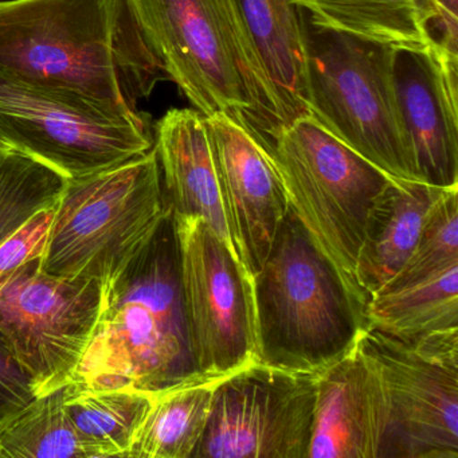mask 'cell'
<instances>
[{
    "label": "cell",
    "instance_id": "obj_1",
    "mask_svg": "<svg viewBox=\"0 0 458 458\" xmlns=\"http://www.w3.org/2000/svg\"><path fill=\"white\" fill-rule=\"evenodd\" d=\"M162 69L122 0H2L0 77L111 119H138Z\"/></svg>",
    "mask_w": 458,
    "mask_h": 458
},
{
    "label": "cell",
    "instance_id": "obj_2",
    "mask_svg": "<svg viewBox=\"0 0 458 458\" xmlns=\"http://www.w3.org/2000/svg\"><path fill=\"white\" fill-rule=\"evenodd\" d=\"M198 377L171 211L103 286L100 315L71 383L157 393Z\"/></svg>",
    "mask_w": 458,
    "mask_h": 458
},
{
    "label": "cell",
    "instance_id": "obj_3",
    "mask_svg": "<svg viewBox=\"0 0 458 458\" xmlns=\"http://www.w3.org/2000/svg\"><path fill=\"white\" fill-rule=\"evenodd\" d=\"M259 363L315 372L342 358L369 327V299L316 245L289 206L251 281Z\"/></svg>",
    "mask_w": 458,
    "mask_h": 458
},
{
    "label": "cell",
    "instance_id": "obj_4",
    "mask_svg": "<svg viewBox=\"0 0 458 458\" xmlns=\"http://www.w3.org/2000/svg\"><path fill=\"white\" fill-rule=\"evenodd\" d=\"M162 73L194 109L224 114L265 146L285 124L234 0H122Z\"/></svg>",
    "mask_w": 458,
    "mask_h": 458
},
{
    "label": "cell",
    "instance_id": "obj_5",
    "mask_svg": "<svg viewBox=\"0 0 458 458\" xmlns=\"http://www.w3.org/2000/svg\"><path fill=\"white\" fill-rule=\"evenodd\" d=\"M300 12L308 116L388 176L420 181L396 98V49Z\"/></svg>",
    "mask_w": 458,
    "mask_h": 458
},
{
    "label": "cell",
    "instance_id": "obj_6",
    "mask_svg": "<svg viewBox=\"0 0 458 458\" xmlns=\"http://www.w3.org/2000/svg\"><path fill=\"white\" fill-rule=\"evenodd\" d=\"M171 211L154 147L114 167L68 179L55 206L42 269L106 286Z\"/></svg>",
    "mask_w": 458,
    "mask_h": 458
},
{
    "label": "cell",
    "instance_id": "obj_7",
    "mask_svg": "<svg viewBox=\"0 0 458 458\" xmlns=\"http://www.w3.org/2000/svg\"><path fill=\"white\" fill-rule=\"evenodd\" d=\"M267 148L289 206L316 245L359 285L355 267L364 225L390 176L308 114L284 124Z\"/></svg>",
    "mask_w": 458,
    "mask_h": 458
},
{
    "label": "cell",
    "instance_id": "obj_8",
    "mask_svg": "<svg viewBox=\"0 0 458 458\" xmlns=\"http://www.w3.org/2000/svg\"><path fill=\"white\" fill-rule=\"evenodd\" d=\"M361 340L390 404L379 458H458V328L407 343L369 326Z\"/></svg>",
    "mask_w": 458,
    "mask_h": 458
},
{
    "label": "cell",
    "instance_id": "obj_9",
    "mask_svg": "<svg viewBox=\"0 0 458 458\" xmlns=\"http://www.w3.org/2000/svg\"><path fill=\"white\" fill-rule=\"evenodd\" d=\"M41 259L0 281V332L33 379L37 396L73 380L103 301L98 281L49 275Z\"/></svg>",
    "mask_w": 458,
    "mask_h": 458
},
{
    "label": "cell",
    "instance_id": "obj_10",
    "mask_svg": "<svg viewBox=\"0 0 458 458\" xmlns=\"http://www.w3.org/2000/svg\"><path fill=\"white\" fill-rule=\"evenodd\" d=\"M174 219L195 369L205 379H224L259 361L253 277L199 216Z\"/></svg>",
    "mask_w": 458,
    "mask_h": 458
},
{
    "label": "cell",
    "instance_id": "obj_11",
    "mask_svg": "<svg viewBox=\"0 0 458 458\" xmlns=\"http://www.w3.org/2000/svg\"><path fill=\"white\" fill-rule=\"evenodd\" d=\"M316 385L259 361L219 380L194 458H308Z\"/></svg>",
    "mask_w": 458,
    "mask_h": 458
},
{
    "label": "cell",
    "instance_id": "obj_12",
    "mask_svg": "<svg viewBox=\"0 0 458 458\" xmlns=\"http://www.w3.org/2000/svg\"><path fill=\"white\" fill-rule=\"evenodd\" d=\"M0 140L74 179L146 154L154 131L147 114L100 116L0 77Z\"/></svg>",
    "mask_w": 458,
    "mask_h": 458
},
{
    "label": "cell",
    "instance_id": "obj_13",
    "mask_svg": "<svg viewBox=\"0 0 458 458\" xmlns=\"http://www.w3.org/2000/svg\"><path fill=\"white\" fill-rule=\"evenodd\" d=\"M205 123L235 251L253 277L288 211V195L253 131L224 114L205 116Z\"/></svg>",
    "mask_w": 458,
    "mask_h": 458
},
{
    "label": "cell",
    "instance_id": "obj_14",
    "mask_svg": "<svg viewBox=\"0 0 458 458\" xmlns=\"http://www.w3.org/2000/svg\"><path fill=\"white\" fill-rule=\"evenodd\" d=\"M394 79L418 179L458 187V55L436 42L423 50L396 49Z\"/></svg>",
    "mask_w": 458,
    "mask_h": 458
},
{
    "label": "cell",
    "instance_id": "obj_15",
    "mask_svg": "<svg viewBox=\"0 0 458 458\" xmlns=\"http://www.w3.org/2000/svg\"><path fill=\"white\" fill-rule=\"evenodd\" d=\"M388 415L382 367L360 336L318 372L308 458H379Z\"/></svg>",
    "mask_w": 458,
    "mask_h": 458
},
{
    "label": "cell",
    "instance_id": "obj_16",
    "mask_svg": "<svg viewBox=\"0 0 458 458\" xmlns=\"http://www.w3.org/2000/svg\"><path fill=\"white\" fill-rule=\"evenodd\" d=\"M154 149L173 213L199 216L237 256L205 116L197 109H171L155 125Z\"/></svg>",
    "mask_w": 458,
    "mask_h": 458
},
{
    "label": "cell",
    "instance_id": "obj_17",
    "mask_svg": "<svg viewBox=\"0 0 458 458\" xmlns=\"http://www.w3.org/2000/svg\"><path fill=\"white\" fill-rule=\"evenodd\" d=\"M444 190L390 176L369 208L356 259V281L369 301L401 272L428 210Z\"/></svg>",
    "mask_w": 458,
    "mask_h": 458
},
{
    "label": "cell",
    "instance_id": "obj_18",
    "mask_svg": "<svg viewBox=\"0 0 458 458\" xmlns=\"http://www.w3.org/2000/svg\"><path fill=\"white\" fill-rule=\"evenodd\" d=\"M284 122L307 116L301 12L294 0H234Z\"/></svg>",
    "mask_w": 458,
    "mask_h": 458
},
{
    "label": "cell",
    "instance_id": "obj_19",
    "mask_svg": "<svg viewBox=\"0 0 458 458\" xmlns=\"http://www.w3.org/2000/svg\"><path fill=\"white\" fill-rule=\"evenodd\" d=\"M312 22L393 49L433 45V0H294Z\"/></svg>",
    "mask_w": 458,
    "mask_h": 458
},
{
    "label": "cell",
    "instance_id": "obj_20",
    "mask_svg": "<svg viewBox=\"0 0 458 458\" xmlns=\"http://www.w3.org/2000/svg\"><path fill=\"white\" fill-rule=\"evenodd\" d=\"M219 380L198 377L154 393L127 457L194 458Z\"/></svg>",
    "mask_w": 458,
    "mask_h": 458
},
{
    "label": "cell",
    "instance_id": "obj_21",
    "mask_svg": "<svg viewBox=\"0 0 458 458\" xmlns=\"http://www.w3.org/2000/svg\"><path fill=\"white\" fill-rule=\"evenodd\" d=\"M367 318L372 328L407 343L458 328V265L377 294L367 304Z\"/></svg>",
    "mask_w": 458,
    "mask_h": 458
},
{
    "label": "cell",
    "instance_id": "obj_22",
    "mask_svg": "<svg viewBox=\"0 0 458 458\" xmlns=\"http://www.w3.org/2000/svg\"><path fill=\"white\" fill-rule=\"evenodd\" d=\"M154 393L133 387L64 386V402L77 430L101 457H127L139 426L148 411Z\"/></svg>",
    "mask_w": 458,
    "mask_h": 458
},
{
    "label": "cell",
    "instance_id": "obj_23",
    "mask_svg": "<svg viewBox=\"0 0 458 458\" xmlns=\"http://www.w3.org/2000/svg\"><path fill=\"white\" fill-rule=\"evenodd\" d=\"M0 458H103L69 417L64 387L36 396L0 426Z\"/></svg>",
    "mask_w": 458,
    "mask_h": 458
},
{
    "label": "cell",
    "instance_id": "obj_24",
    "mask_svg": "<svg viewBox=\"0 0 458 458\" xmlns=\"http://www.w3.org/2000/svg\"><path fill=\"white\" fill-rule=\"evenodd\" d=\"M66 181L20 149H0V245L34 216L55 208Z\"/></svg>",
    "mask_w": 458,
    "mask_h": 458
},
{
    "label": "cell",
    "instance_id": "obj_25",
    "mask_svg": "<svg viewBox=\"0 0 458 458\" xmlns=\"http://www.w3.org/2000/svg\"><path fill=\"white\" fill-rule=\"evenodd\" d=\"M454 265H458V187H449L428 210L411 256L379 293L411 285Z\"/></svg>",
    "mask_w": 458,
    "mask_h": 458
},
{
    "label": "cell",
    "instance_id": "obj_26",
    "mask_svg": "<svg viewBox=\"0 0 458 458\" xmlns=\"http://www.w3.org/2000/svg\"><path fill=\"white\" fill-rule=\"evenodd\" d=\"M53 216L55 208L41 211L0 245V281L26 262L44 256Z\"/></svg>",
    "mask_w": 458,
    "mask_h": 458
},
{
    "label": "cell",
    "instance_id": "obj_27",
    "mask_svg": "<svg viewBox=\"0 0 458 458\" xmlns=\"http://www.w3.org/2000/svg\"><path fill=\"white\" fill-rule=\"evenodd\" d=\"M33 379L0 332V426L36 398Z\"/></svg>",
    "mask_w": 458,
    "mask_h": 458
},
{
    "label": "cell",
    "instance_id": "obj_28",
    "mask_svg": "<svg viewBox=\"0 0 458 458\" xmlns=\"http://www.w3.org/2000/svg\"><path fill=\"white\" fill-rule=\"evenodd\" d=\"M433 7L431 39L447 52L458 55V0H433Z\"/></svg>",
    "mask_w": 458,
    "mask_h": 458
},
{
    "label": "cell",
    "instance_id": "obj_29",
    "mask_svg": "<svg viewBox=\"0 0 458 458\" xmlns=\"http://www.w3.org/2000/svg\"><path fill=\"white\" fill-rule=\"evenodd\" d=\"M6 147H9V146H6V144H4V141L0 140V149L6 148Z\"/></svg>",
    "mask_w": 458,
    "mask_h": 458
}]
</instances>
